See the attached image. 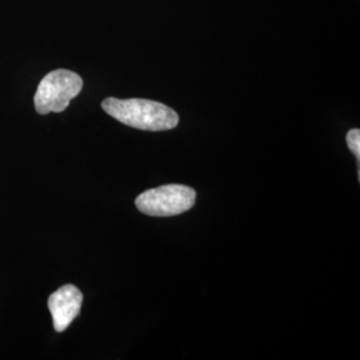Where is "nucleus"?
<instances>
[{
	"label": "nucleus",
	"mask_w": 360,
	"mask_h": 360,
	"mask_svg": "<svg viewBox=\"0 0 360 360\" xmlns=\"http://www.w3.org/2000/svg\"><path fill=\"white\" fill-rule=\"evenodd\" d=\"M102 108L117 122L132 129L167 131L179 124V116L172 108L154 101L107 98Z\"/></svg>",
	"instance_id": "1"
},
{
	"label": "nucleus",
	"mask_w": 360,
	"mask_h": 360,
	"mask_svg": "<svg viewBox=\"0 0 360 360\" xmlns=\"http://www.w3.org/2000/svg\"><path fill=\"white\" fill-rule=\"evenodd\" d=\"M83 89V79L68 70H55L41 79L34 98L40 115L63 112Z\"/></svg>",
	"instance_id": "2"
},
{
	"label": "nucleus",
	"mask_w": 360,
	"mask_h": 360,
	"mask_svg": "<svg viewBox=\"0 0 360 360\" xmlns=\"http://www.w3.org/2000/svg\"><path fill=\"white\" fill-rule=\"evenodd\" d=\"M196 200L195 190L183 184H167L141 193L135 205L136 208L148 215L167 218L183 214L193 208Z\"/></svg>",
	"instance_id": "3"
},
{
	"label": "nucleus",
	"mask_w": 360,
	"mask_h": 360,
	"mask_svg": "<svg viewBox=\"0 0 360 360\" xmlns=\"http://www.w3.org/2000/svg\"><path fill=\"white\" fill-rule=\"evenodd\" d=\"M83 303V294L74 284H65L49 297V309L56 333H63L75 321Z\"/></svg>",
	"instance_id": "4"
},
{
	"label": "nucleus",
	"mask_w": 360,
	"mask_h": 360,
	"mask_svg": "<svg viewBox=\"0 0 360 360\" xmlns=\"http://www.w3.org/2000/svg\"><path fill=\"white\" fill-rule=\"evenodd\" d=\"M348 148L352 151V154L356 156L359 160L360 158V129H351L347 134Z\"/></svg>",
	"instance_id": "5"
}]
</instances>
